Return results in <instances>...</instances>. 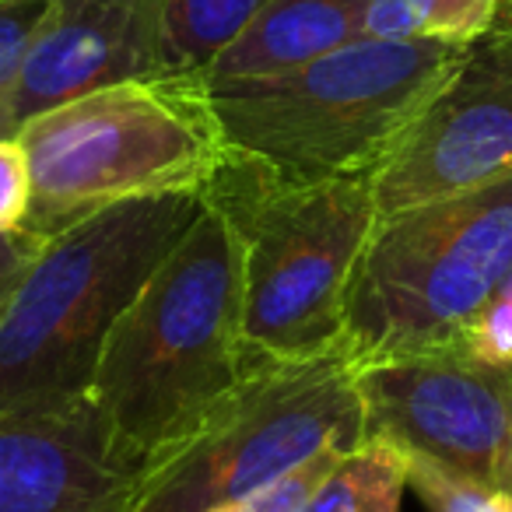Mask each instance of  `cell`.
Returning <instances> with one entry per match:
<instances>
[{
  "label": "cell",
  "mask_w": 512,
  "mask_h": 512,
  "mask_svg": "<svg viewBox=\"0 0 512 512\" xmlns=\"http://www.w3.org/2000/svg\"><path fill=\"white\" fill-rule=\"evenodd\" d=\"M253 348L242 334V242L207 200L116 320L88 404L109 446L141 470L218 404L246 372Z\"/></svg>",
  "instance_id": "1"
},
{
  "label": "cell",
  "mask_w": 512,
  "mask_h": 512,
  "mask_svg": "<svg viewBox=\"0 0 512 512\" xmlns=\"http://www.w3.org/2000/svg\"><path fill=\"white\" fill-rule=\"evenodd\" d=\"M204 207V190L148 193L39 242L0 313V414L85 404L116 320Z\"/></svg>",
  "instance_id": "2"
},
{
  "label": "cell",
  "mask_w": 512,
  "mask_h": 512,
  "mask_svg": "<svg viewBox=\"0 0 512 512\" xmlns=\"http://www.w3.org/2000/svg\"><path fill=\"white\" fill-rule=\"evenodd\" d=\"M470 46L351 39L274 78L204 88L232 155L292 183L372 176Z\"/></svg>",
  "instance_id": "3"
},
{
  "label": "cell",
  "mask_w": 512,
  "mask_h": 512,
  "mask_svg": "<svg viewBox=\"0 0 512 512\" xmlns=\"http://www.w3.org/2000/svg\"><path fill=\"white\" fill-rule=\"evenodd\" d=\"M204 193L242 242L249 348L274 358H320L348 348V285L379 221L372 179L292 183L228 151Z\"/></svg>",
  "instance_id": "4"
},
{
  "label": "cell",
  "mask_w": 512,
  "mask_h": 512,
  "mask_svg": "<svg viewBox=\"0 0 512 512\" xmlns=\"http://www.w3.org/2000/svg\"><path fill=\"white\" fill-rule=\"evenodd\" d=\"M358 358H274L253 348L239 383L137 470L127 512H214L256 495L330 446L365 439Z\"/></svg>",
  "instance_id": "5"
},
{
  "label": "cell",
  "mask_w": 512,
  "mask_h": 512,
  "mask_svg": "<svg viewBox=\"0 0 512 512\" xmlns=\"http://www.w3.org/2000/svg\"><path fill=\"white\" fill-rule=\"evenodd\" d=\"M29 158L25 232L50 239L116 200L207 190L228 148L197 78L95 88L18 130Z\"/></svg>",
  "instance_id": "6"
},
{
  "label": "cell",
  "mask_w": 512,
  "mask_h": 512,
  "mask_svg": "<svg viewBox=\"0 0 512 512\" xmlns=\"http://www.w3.org/2000/svg\"><path fill=\"white\" fill-rule=\"evenodd\" d=\"M512 271V176L379 218L351 274L344 341L362 362L449 348Z\"/></svg>",
  "instance_id": "7"
},
{
  "label": "cell",
  "mask_w": 512,
  "mask_h": 512,
  "mask_svg": "<svg viewBox=\"0 0 512 512\" xmlns=\"http://www.w3.org/2000/svg\"><path fill=\"white\" fill-rule=\"evenodd\" d=\"M365 435L512 498V365L463 344L358 365Z\"/></svg>",
  "instance_id": "8"
},
{
  "label": "cell",
  "mask_w": 512,
  "mask_h": 512,
  "mask_svg": "<svg viewBox=\"0 0 512 512\" xmlns=\"http://www.w3.org/2000/svg\"><path fill=\"white\" fill-rule=\"evenodd\" d=\"M512 176V64L488 36L414 116L372 172L379 218Z\"/></svg>",
  "instance_id": "9"
},
{
  "label": "cell",
  "mask_w": 512,
  "mask_h": 512,
  "mask_svg": "<svg viewBox=\"0 0 512 512\" xmlns=\"http://www.w3.org/2000/svg\"><path fill=\"white\" fill-rule=\"evenodd\" d=\"M141 78H162V0H50L0 92V137L78 95Z\"/></svg>",
  "instance_id": "10"
},
{
  "label": "cell",
  "mask_w": 512,
  "mask_h": 512,
  "mask_svg": "<svg viewBox=\"0 0 512 512\" xmlns=\"http://www.w3.org/2000/svg\"><path fill=\"white\" fill-rule=\"evenodd\" d=\"M137 470L95 407L0 414V512H127Z\"/></svg>",
  "instance_id": "11"
},
{
  "label": "cell",
  "mask_w": 512,
  "mask_h": 512,
  "mask_svg": "<svg viewBox=\"0 0 512 512\" xmlns=\"http://www.w3.org/2000/svg\"><path fill=\"white\" fill-rule=\"evenodd\" d=\"M372 0H267L256 18L197 74L204 88L274 78L362 39Z\"/></svg>",
  "instance_id": "12"
},
{
  "label": "cell",
  "mask_w": 512,
  "mask_h": 512,
  "mask_svg": "<svg viewBox=\"0 0 512 512\" xmlns=\"http://www.w3.org/2000/svg\"><path fill=\"white\" fill-rule=\"evenodd\" d=\"M267 0H162V78H197Z\"/></svg>",
  "instance_id": "13"
},
{
  "label": "cell",
  "mask_w": 512,
  "mask_h": 512,
  "mask_svg": "<svg viewBox=\"0 0 512 512\" xmlns=\"http://www.w3.org/2000/svg\"><path fill=\"white\" fill-rule=\"evenodd\" d=\"M407 488L404 449L379 435H365L341 456L302 512H400Z\"/></svg>",
  "instance_id": "14"
},
{
  "label": "cell",
  "mask_w": 512,
  "mask_h": 512,
  "mask_svg": "<svg viewBox=\"0 0 512 512\" xmlns=\"http://www.w3.org/2000/svg\"><path fill=\"white\" fill-rule=\"evenodd\" d=\"M502 0H372L362 36L474 46L495 32Z\"/></svg>",
  "instance_id": "15"
},
{
  "label": "cell",
  "mask_w": 512,
  "mask_h": 512,
  "mask_svg": "<svg viewBox=\"0 0 512 512\" xmlns=\"http://www.w3.org/2000/svg\"><path fill=\"white\" fill-rule=\"evenodd\" d=\"M407 484L425 498L432 512H509L505 495H495V491L411 453H407Z\"/></svg>",
  "instance_id": "16"
},
{
  "label": "cell",
  "mask_w": 512,
  "mask_h": 512,
  "mask_svg": "<svg viewBox=\"0 0 512 512\" xmlns=\"http://www.w3.org/2000/svg\"><path fill=\"white\" fill-rule=\"evenodd\" d=\"M344 453H348V449H341V446L323 449V453H316L313 460L295 467L292 474L278 477L274 484L260 488L256 495L225 505V509H214V512H302L309 505V498L316 495V488L327 481L330 470L341 463Z\"/></svg>",
  "instance_id": "17"
},
{
  "label": "cell",
  "mask_w": 512,
  "mask_h": 512,
  "mask_svg": "<svg viewBox=\"0 0 512 512\" xmlns=\"http://www.w3.org/2000/svg\"><path fill=\"white\" fill-rule=\"evenodd\" d=\"M477 358L495 365H512V295L498 292L481 306V313L463 327L460 341Z\"/></svg>",
  "instance_id": "18"
},
{
  "label": "cell",
  "mask_w": 512,
  "mask_h": 512,
  "mask_svg": "<svg viewBox=\"0 0 512 512\" xmlns=\"http://www.w3.org/2000/svg\"><path fill=\"white\" fill-rule=\"evenodd\" d=\"M32 204L29 158L18 137H0V235L22 232Z\"/></svg>",
  "instance_id": "19"
},
{
  "label": "cell",
  "mask_w": 512,
  "mask_h": 512,
  "mask_svg": "<svg viewBox=\"0 0 512 512\" xmlns=\"http://www.w3.org/2000/svg\"><path fill=\"white\" fill-rule=\"evenodd\" d=\"M50 0H0V92L18 74Z\"/></svg>",
  "instance_id": "20"
},
{
  "label": "cell",
  "mask_w": 512,
  "mask_h": 512,
  "mask_svg": "<svg viewBox=\"0 0 512 512\" xmlns=\"http://www.w3.org/2000/svg\"><path fill=\"white\" fill-rule=\"evenodd\" d=\"M39 235L32 232H11V235H0V313H4V306H8L11 292H15V285L22 281L25 267H29V260L36 256L39 249Z\"/></svg>",
  "instance_id": "21"
},
{
  "label": "cell",
  "mask_w": 512,
  "mask_h": 512,
  "mask_svg": "<svg viewBox=\"0 0 512 512\" xmlns=\"http://www.w3.org/2000/svg\"><path fill=\"white\" fill-rule=\"evenodd\" d=\"M491 43H495L498 46V53H502V57L505 60H509V64H512V32H491Z\"/></svg>",
  "instance_id": "22"
},
{
  "label": "cell",
  "mask_w": 512,
  "mask_h": 512,
  "mask_svg": "<svg viewBox=\"0 0 512 512\" xmlns=\"http://www.w3.org/2000/svg\"><path fill=\"white\" fill-rule=\"evenodd\" d=\"M495 32H512V0H502V8H498ZM488 36H491V32H488Z\"/></svg>",
  "instance_id": "23"
},
{
  "label": "cell",
  "mask_w": 512,
  "mask_h": 512,
  "mask_svg": "<svg viewBox=\"0 0 512 512\" xmlns=\"http://www.w3.org/2000/svg\"><path fill=\"white\" fill-rule=\"evenodd\" d=\"M502 292H505V295H512V271H509V278H505V285H502Z\"/></svg>",
  "instance_id": "24"
},
{
  "label": "cell",
  "mask_w": 512,
  "mask_h": 512,
  "mask_svg": "<svg viewBox=\"0 0 512 512\" xmlns=\"http://www.w3.org/2000/svg\"><path fill=\"white\" fill-rule=\"evenodd\" d=\"M509 512H512V498H509Z\"/></svg>",
  "instance_id": "25"
}]
</instances>
